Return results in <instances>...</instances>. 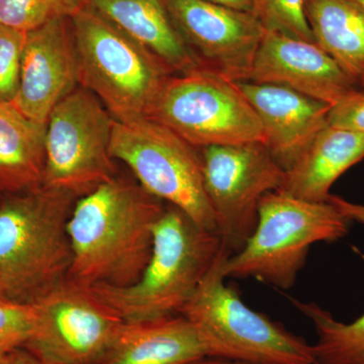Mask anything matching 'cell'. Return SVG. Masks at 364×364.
I'll list each match as a JSON object with an SVG mask.
<instances>
[{
    "mask_svg": "<svg viewBox=\"0 0 364 364\" xmlns=\"http://www.w3.org/2000/svg\"><path fill=\"white\" fill-rule=\"evenodd\" d=\"M165 208L121 174L79 198L68 223L73 258L67 279L85 287L136 284L149 263Z\"/></svg>",
    "mask_w": 364,
    "mask_h": 364,
    "instance_id": "1",
    "label": "cell"
},
{
    "mask_svg": "<svg viewBox=\"0 0 364 364\" xmlns=\"http://www.w3.org/2000/svg\"><path fill=\"white\" fill-rule=\"evenodd\" d=\"M78 198L39 188L0 198V301L35 305L68 279V223Z\"/></svg>",
    "mask_w": 364,
    "mask_h": 364,
    "instance_id": "2",
    "label": "cell"
},
{
    "mask_svg": "<svg viewBox=\"0 0 364 364\" xmlns=\"http://www.w3.org/2000/svg\"><path fill=\"white\" fill-rule=\"evenodd\" d=\"M219 234L166 203L154 229L152 255L132 286L88 287L126 322L178 315L222 249Z\"/></svg>",
    "mask_w": 364,
    "mask_h": 364,
    "instance_id": "3",
    "label": "cell"
},
{
    "mask_svg": "<svg viewBox=\"0 0 364 364\" xmlns=\"http://www.w3.org/2000/svg\"><path fill=\"white\" fill-rule=\"evenodd\" d=\"M350 223L332 203L270 191L261 198L253 234L241 251L227 258L223 273L226 279L253 277L280 289H291L311 246L340 240Z\"/></svg>",
    "mask_w": 364,
    "mask_h": 364,
    "instance_id": "4",
    "label": "cell"
},
{
    "mask_svg": "<svg viewBox=\"0 0 364 364\" xmlns=\"http://www.w3.org/2000/svg\"><path fill=\"white\" fill-rule=\"evenodd\" d=\"M231 256L224 246L181 315L202 340L207 358L246 364H314L313 345L279 323L251 310L233 287L225 284L223 267Z\"/></svg>",
    "mask_w": 364,
    "mask_h": 364,
    "instance_id": "5",
    "label": "cell"
},
{
    "mask_svg": "<svg viewBox=\"0 0 364 364\" xmlns=\"http://www.w3.org/2000/svg\"><path fill=\"white\" fill-rule=\"evenodd\" d=\"M68 18L79 85L93 93L116 121L145 117L171 74L142 46L87 7L76 4Z\"/></svg>",
    "mask_w": 364,
    "mask_h": 364,
    "instance_id": "6",
    "label": "cell"
},
{
    "mask_svg": "<svg viewBox=\"0 0 364 364\" xmlns=\"http://www.w3.org/2000/svg\"><path fill=\"white\" fill-rule=\"evenodd\" d=\"M109 152L151 195L179 208L203 229L217 232L200 149L163 124L139 117L114 119Z\"/></svg>",
    "mask_w": 364,
    "mask_h": 364,
    "instance_id": "7",
    "label": "cell"
},
{
    "mask_svg": "<svg viewBox=\"0 0 364 364\" xmlns=\"http://www.w3.org/2000/svg\"><path fill=\"white\" fill-rule=\"evenodd\" d=\"M198 149L262 142V127L235 81L205 69L165 79L146 117Z\"/></svg>",
    "mask_w": 364,
    "mask_h": 364,
    "instance_id": "8",
    "label": "cell"
},
{
    "mask_svg": "<svg viewBox=\"0 0 364 364\" xmlns=\"http://www.w3.org/2000/svg\"><path fill=\"white\" fill-rule=\"evenodd\" d=\"M114 119L78 85L56 105L46 132L44 184L82 198L119 176L109 152Z\"/></svg>",
    "mask_w": 364,
    "mask_h": 364,
    "instance_id": "9",
    "label": "cell"
},
{
    "mask_svg": "<svg viewBox=\"0 0 364 364\" xmlns=\"http://www.w3.org/2000/svg\"><path fill=\"white\" fill-rule=\"evenodd\" d=\"M200 153L217 233L233 255L255 230L261 198L279 191L286 171L262 142L208 146Z\"/></svg>",
    "mask_w": 364,
    "mask_h": 364,
    "instance_id": "10",
    "label": "cell"
},
{
    "mask_svg": "<svg viewBox=\"0 0 364 364\" xmlns=\"http://www.w3.org/2000/svg\"><path fill=\"white\" fill-rule=\"evenodd\" d=\"M33 306L23 348L45 364H100L124 322L90 287L68 279Z\"/></svg>",
    "mask_w": 364,
    "mask_h": 364,
    "instance_id": "11",
    "label": "cell"
},
{
    "mask_svg": "<svg viewBox=\"0 0 364 364\" xmlns=\"http://www.w3.org/2000/svg\"><path fill=\"white\" fill-rule=\"evenodd\" d=\"M200 68L229 80L245 81L265 31L252 14L205 0H164Z\"/></svg>",
    "mask_w": 364,
    "mask_h": 364,
    "instance_id": "12",
    "label": "cell"
},
{
    "mask_svg": "<svg viewBox=\"0 0 364 364\" xmlns=\"http://www.w3.org/2000/svg\"><path fill=\"white\" fill-rule=\"evenodd\" d=\"M79 85L78 61L68 16L28 33L20 86L11 104L35 123L47 124L56 105Z\"/></svg>",
    "mask_w": 364,
    "mask_h": 364,
    "instance_id": "13",
    "label": "cell"
},
{
    "mask_svg": "<svg viewBox=\"0 0 364 364\" xmlns=\"http://www.w3.org/2000/svg\"><path fill=\"white\" fill-rule=\"evenodd\" d=\"M245 81L287 86L331 107L360 90L316 43L267 31Z\"/></svg>",
    "mask_w": 364,
    "mask_h": 364,
    "instance_id": "14",
    "label": "cell"
},
{
    "mask_svg": "<svg viewBox=\"0 0 364 364\" xmlns=\"http://www.w3.org/2000/svg\"><path fill=\"white\" fill-rule=\"evenodd\" d=\"M259 119L263 144L284 171L328 126L331 105L287 86L237 81Z\"/></svg>",
    "mask_w": 364,
    "mask_h": 364,
    "instance_id": "15",
    "label": "cell"
},
{
    "mask_svg": "<svg viewBox=\"0 0 364 364\" xmlns=\"http://www.w3.org/2000/svg\"><path fill=\"white\" fill-rule=\"evenodd\" d=\"M205 358L195 327L178 314L124 321L100 364H195Z\"/></svg>",
    "mask_w": 364,
    "mask_h": 364,
    "instance_id": "16",
    "label": "cell"
},
{
    "mask_svg": "<svg viewBox=\"0 0 364 364\" xmlns=\"http://www.w3.org/2000/svg\"><path fill=\"white\" fill-rule=\"evenodd\" d=\"M76 2L100 14L142 46L171 75L200 68L172 23L164 0H76Z\"/></svg>",
    "mask_w": 364,
    "mask_h": 364,
    "instance_id": "17",
    "label": "cell"
},
{
    "mask_svg": "<svg viewBox=\"0 0 364 364\" xmlns=\"http://www.w3.org/2000/svg\"><path fill=\"white\" fill-rule=\"evenodd\" d=\"M363 158V134L328 124L287 170L279 191L309 202H327L334 182Z\"/></svg>",
    "mask_w": 364,
    "mask_h": 364,
    "instance_id": "18",
    "label": "cell"
},
{
    "mask_svg": "<svg viewBox=\"0 0 364 364\" xmlns=\"http://www.w3.org/2000/svg\"><path fill=\"white\" fill-rule=\"evenodd\" d=\"M46 124L0 100V191L21 193L44 184Z\"/></svg>",
    "mask_w": 364,
    "mask_h": 364,
    "instance_id": "19",
    "label": "cell"
},
{
    "mask_svg": "<svg viewBox=\"0 0 364 364\" xmlns=\"http://www.w3.org/2000/svg\"><path fill=\"white\" fill-rule=\"evenodd\" d=\"M305 9L316 44L364 91V9L353 0H305Z\"/></svg>",
    "mask_w": 364,
    "mask_h": 364,
    "instance_id": "20",
    "label": "cell"
},
{
    "mask_svg": "<svg viewBox=\"0 0 364 364\" xmlns=\"http://www.w3.org/2000/svg\"><path fill=\"white\" fill-rule=\"evenodd\" d=\"M291 301L315 326L318 341L313 345L314 364H364V314L345 324L317 304Z\"/></svg>",
    "mask_w": 364,
    "mask_h": 364,
    "instance_id": "21",
    "label": "cell"
},
{
    "mask_svg": "<svg viewBox=\"0 0 364 364\" xmlns=\"http://www.w3.org/2000/svg\"><path fill=\"white\" fill-rule=\"evenodd\" d=\"M267 32L315 43L306 18L305 0H252V13Z\"/></svg>",
    "mask_w": 364,
    "mask_h": 364,
    "instance_id": "22",
    "label": "cell"
},
{
    "mask_svg": "<svg viewBox=\"0 0 364 364\" xmlns=\"http://www.w3.org/2000/svg\"><path fill=\"white\" fill-rule=\"evenodd\" d=\"M76 4V0H0V25L28 33L68 16Z\"/></svg>",
    "mask_w": 364,
    "mask_h": 364,
    "instance_id": "23",
    "label": "cell"
},
{
    "mask_svg": "<svg viewBox=\"0 0 364 364\" xmlns=\"http://www.w3.org/2000/svg\"><path fill=\"white\" fill-rule=\"evenodd\" d=\"M28 33L0 25V100L11 102L20 86Z\"/></svg>",
    "mask_w": 364,
    "mask_h": 364,
    "instance_id": "24",
    "label": "cell"
},
{
    "mask_svg": "<svg viewBox=\"0 0 364 364\" xmlns=\"http://www.w3.org/2000/svg\"><path fill=\"white\" fill-rule=\"evenodd\" d=\"M35 327L33 305L0 301V363L14 351L23 348Z\"/></svg>",
    "mask_w": 364,
    "mask_h": 364,
    "instance_id": "25",
    "label": "cell"
},
{
    "mask_svg": "<svg viewBox=\"0 0 364 364\" xmlns=\"http://www.w3.org/2000/svg\"><path fill=\"white\" fill-rule=\"evenodd\" d=\"M328 124L364 135V91H356L332 105Z\"/></svg>",
    "mask_w": 364,
    "mask_h": 364,
    "instance_id": "26",
    "label": "cell"
},
{
    "mask_svg": "<svg viewBox=\"0 0 364 364\" xmlns=\"http://www.w3.org/2000/svg\"><path fill=\"white\" fill-rule=\"evenodd\" d=\"M327 202L332 203L340 212L351 222H358L364 226V205L347 202L338 196H330Z\"/></svg>",
    "mask_w": 364,
    "mask_h": 364,
    "instance_id": "27",
    "label": "cell"
},
{
    "mask_svg": "<svg viewBox=\"0 0 364 364\" xmlns=\"http://www.w3.org/2000/svg\"><path fill=\"white\" fill-rule=\"evenodd\" d=\"M0 364H45L25 348L14 351Z\"/></svg>",
    "mask_w": 364,
    "mask_h": 364,
    "instance_id": "28",
    "label": "cell"
},
{
    "mask_svg": "<svg viewBox=\"0 0 364 364\" xmlns=\"http://www.w3.org/2000/svg\"><path fill=\"white\" fill-rule=\"evenodd\" d=\"M205 1L237 9V11L252 13V0H205Z\"/></svg>",
    "mask_w": 364,
    "mask_h": 364,
    "instance_id": "29",
    "label": "cell"
},
{
    "mask_svg": "<svg viewBox=\"0 0 364 364\" xmlns=\"http://www.w3.org/2000/svg\"><path fill=\"white\" fill-rule=\"evenodd\" d=\"M195 364H246L243 363H237V361L224 360V359L218 358H205Z\"/></svg>",
    "mask_w": 364,
    "mask_h": 364,
    "instance_id": "30",
    "label": "cell"
},
{
    "mask_svg": "<svg viewBox=\"0 0 364 364\" xmlns=\"http://www.w3.org/2000/svg\"><path fill=\"white\" fill-rule=\"evenodd\" d=\"M353 1L355 2L356 4H358L361 9H364V0H353Z\"/></svg>",
    "mask_w": 364,
    "mask_h": 364,
    "instance_id": "31",
    "label": "cell"
},
{
    "mask_svg": "<svg viewBox=\"0 0 364 364\" xmlns=\"http://www.w3.org/2000/svg\"><path fill=\"white\" fill-rule=\"evenodd\" d=\"M4 196V193H2V191H0V198H1V196Z\"/></svg>",
    "mask_w": 364,
    "mask_h": 364,
    "instance_id": "32",
    "label": "cell"
}]
</instances>
